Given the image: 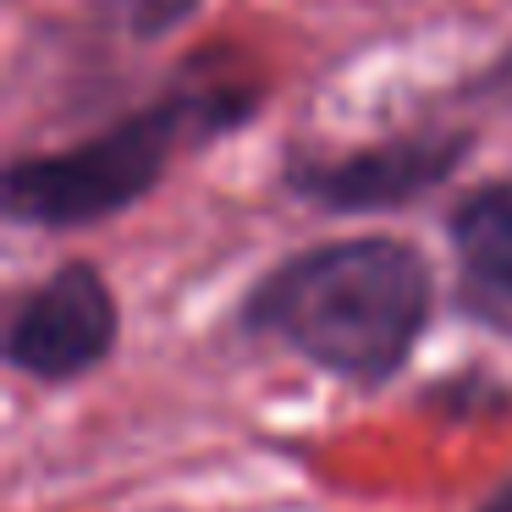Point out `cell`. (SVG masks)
<instances>
[{
    "mask_svg": "<svg viewBox=\"0 0 512 512\" xmlns=\"http://www.w3.org/2000/svg\"><path fill=\"white\" fill-rule=\"evenodd\" d=\"M435 309L430 259L402 237H342L281 259L243 298V331L380 386L413 358Z\"/></svg>",
    "mask_w": 512,
    "mask_h": 512,
    "instance_id": "6da1fadb",
    "label": "cell"
},
{
    "mask_svg": "<svg viewBox=\"0 0 512 512\" xmlns=\"http://www.w3.org/2000/svg\"><path fill=\"white\" fill-rule=\"evenodd\" d=\"M259 89L237 78H199L166 89L160 100L138 105L133 116L111 122L83 144L23 155L6 166L0 199L23 226H94L133 210L149 188L171 171V160L215 133H232L254 116Z\"/></svg>",
    "mask_w": 512,
    "mask_h": 512,
    "instance_id": "7a4b0ae2",
    "label": "cell"
},
{
    "mask_svg": "<svg viewBox=\"0 0 512 512\" xmlns=\"http://www.w3.org/2000/svg\"><path fill=\"white\" fill-rule=\"evenodd\" d=\"M474 149L468 127H424L386 144H364L347 155H292L281 182L303 204L331 215H369V210H402V204L435 193Z\"/></svg>",
    "mask_w": 512,
    "mask_h": 512,
    "instance_id": "3957f363",
    "label": "cell"
},
{
    "mask_svg": "<svg viewBox=\"0 0 512 512\" xmlns=\"http://www.w3.org/2000/svg\"><path fill=\"white\" fill-rule=\"evenodd\" d=\"M122 314L94 265H61L6 320V364L39 386H67L111 358Z\"/></svg>",
    "mask_w": 512,
    "mask_h": 512,
    "instance_id": "277c9868",
    "label": "cell"
},
{
    "mask_svg": "<svg viewBox=\"0 0 512 512\" xmlns=\"http://www.w3.org/2000/svg\"><path fill=\"white\" fill-rule=\"evenodd\" d=\"M452 248L463 265V287L490 309L512 303V182H485L452 204Z\"/></svg>",
    "mask_w": 512,
    "mask_h": 512,
    "instance_id": "5b68a950",
    "label": "cell"
},
{
    "mask_svg": "<svg viewBox=\"0 0 512 512\" xmlns=\"http://www.w3.org/2000/svg\"><path fill=\"white\" fill-rule=\"evenodd\" d=\"M463 94H468V100H512V50L501 61H490V67L479 72Z\"/></svg>",
    "mask_w": 512,
    "mask_h": 512,
    "instance_id": "8992f818",
    "label": "cell"
},
{
    "mask_svg": "<svg viewBox=\"0 0 512 512\" xmlns=\"http://www.w3.org/2000/svg\"><path fill=\"white\" fill-rule=\"evenodd\" d=\"M479 512H512V485H501V490H496V496H490Z\"/></svg>",
    "mask_w": 512,
    "mask_h": 512,
    "instance_id": "52a82bcc",
    "label": "cell"
}]
</instances>
